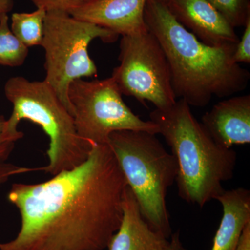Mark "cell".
<instances>
[{
	"label": "cell",
	"instance_id": "cell-1",
	"mask_svg": "<svg viewBox=\"0 0 250 250\" xmlns=\"http://www.w3.org/2000/svg\"><path fill=\"white\" fill-rule=\"evenodd\" d=\"M127 187L108 144L52 179L15 184L8 200L19 210L21 229L0 250H104L123 217Z\"/></svg>",
	"mask_w": 250,
	"mask_h": 250
},
{
	"label": "cell",
	"instance_id": "cell-2",
	"mask_svg": "<svg viewBox=\"0 0 250 250\" xmlns=\"http://www.w3.org/2000/svg\"><path fill=\"white\" fill-rule=\"evenodd\" d=\"M144 18L165 52L177 100L205 107L214 97L228 98L248 87L249 71L233 61L236 45H206L158 0H147Z\"/></svg>",
	"mask_w": 250,
	"mask_h": 250
},
{
	"label": "cell",
	"instance_id": "cell-3",
	"mask_svg": "<svg viewBox=\"0 0 250 250\" xmlns=\"http://www.w3.org/2000/svg\"><path fill=\"white\" fill-rule=\"evenodd\" d=\"M149 117L177 163L179 196L200 208L215 200L225 190L223 182L233 178L236 152L217 144L183 100L166 109L155 108Z\"/></svg>",
	"mask_w": 250,
	"mask_h": 250
},
{
	"label": "cell",
	"instance_id": "cell-4",
	"mask_svg": "<svg viewBox=\"0 0 250 250\" xmlns=\"http://www.w3.org/2000/svg\"><path fill=\"white\" fill-rule=\"evenodd\" d=\"M4 93L13 105L5 128L9 136L22 139L24 133L18 129V125L27 120L39 125L49 137V163L41 171L54 176L86 160L91 149L81 139L73 117L46 82L11 77L5 83Z\"/></svg>",
	"mask_w": 250,
	"mask_h": 250
},
{
	"label": "cell",
	"instance_id": "cell-5",
	"mask_svg": "<svg viewBox=\"0 0 250 250\" xmlns=\"http://www.w3.org/2000/svg\"><path fill=\"white\" fill-rule=\"evenodd\" d=\"M156 135L143 131H114L108 144L143 218L153 230L169 238L172 228L166 195L175 182L177 166Z\"/></svg>",
	"mask_w": 250,
	"mask_h": 250
},
{
	"label": "cell",
	"instance_id": "cell-6",
	"mask_svg": "<svg viewBox=\"0 0 250 250\" xmlns=\"http://www.w3.org/2000/svg\"><path fill=\"white\" fill-rule=\"evenodd\" d=\"M118 37L113 31L77 19L67 13L47 12L41 45L45 51L43 81L70 114L72 107L67 93L72 82L98 75V67L88 53L90 42L99 39L104 42L112 43Z\"/></svg>",
	"mask_w": 250,
	"mask_h": 250
},
{
	"label": "cell",
	"instance_id": "cell-7",
	"mask_svg": "<svg viewBox=\"0 0 250 250\" xmlns=\"http://www.w3.org/2000/svg\"><path fill=\"white\" fill-rule=\"evenodd\" d=\"M67 96L77 134L90 149L108 144V137L114 131L131 130L159 134L156 124L143 121L125 104L111 77L74 81Z\"/></svg>",
	"mask_w": 250,
	"mask_h": 250
},
{
	"label": "cell",
	"instance_id": "cell-8",
	"mask_svg": "<svg viewBox=\"0 0 250 250\" xmlns=\"http://www.w3.org/2000/svg\"><path fill=\"white\" fill-rule=\"evenodd\" d=\"M118 59L111 77L122 95L149 102L161 110L177 102L165 52L149 31L122 36Z\"/></svg>",
	"mask_w": 250,
	"mask_h": 250
},
{
	"label": "cell",
	"instance_id": "cell-9",
	"mask_svg": "<svg viewBox=\"0 0 250 250\" xmlns=\"http://www.w3.org/2000/svg\"><path fill=\"white\" fill-rule=\"evenodd\" d=\"M172 16L206 45H236L235 29L208 0H167L164 3Z\"/></svg>",
	"mask_w": 250,
	"mask_h": 250
},
{
	"label": "cell",
	"instance_id": "cell-10",
	"mask_svg": "<svg viewBox=\"0 0 250 250\" xmlns=\"http://www.w3.org/2000/svg\"><path fill=\"white\" fill-rule=\"evenodd\" d=\"M147 0H91L70 13L73 17L93 23L118 36L148 31L144 12Z\"/></svg>",
	"mask_w": 250,
	"mask_h": 250
},
{
	"label": "cell",
	"instance_id": "cell-11",
	"mask_svg": "<svg viewBox=\"0 0 250 250\" xmlns=\"http://www.w3.org/2000/svg\"><path fill=\"white\" fill-rule=\"evenodd\" d=\"M202 125L217 144L226 148L250 143V95L222 100L202 118Z\"/></svg>",
	"mask_w": 250,
	"mask_h": 250
},
{
	"label": "cell",
	"instance_id": "cell-12",
	"mask_svg": "<svg viewBox=\"0 0 250 250\" xmlns=\"http://www.w3.org/2000/svg\"><path fill=\"white\" fill-rule=\"evenodd\" d=\"M121 226L112 236L108 250H166L170 241L153 230L143 218L139 204L129 187L123 197Z\"/></svg>",
	"mask_w": 250,
	"mask_h": 250
},
{
	"label": "cell",
	"instance_id": "cell-13",
	"mask_svg": "<svg viewBox=\"0 0 250 250\" xmlns=\"http://www.w3.org/2000/svg\"><path fill=\"white\" fill-rule=\"evenodd\" d=\"M215 200L221 204L223 215L211 250H235L250 222V191L244 188L224 190Z\"/></svg>",
	"mask_w": 250,
	"mask_h": 250
},
{
	"label": "cell",
	"instance_id": "cell-14",
	"mask_svg": "<svg viewBox=\"0 0 250 250\" xmlns=\"http://www.w3.org/2000/svg\"><path fill=\"white\" fill-rule=\"evenodd\" d=\"M47 11L36 8L30 13H14L11 18V30L28 48L41 45Z\"/></svg>",
	"mask_w": 250,
	"mask_h": 250
},
{
	"label": "cell",
	"instance_id": "cell-15",
	"mask_svg": "<svg viewBox=\"0 0 250 250\" xmlns=\"http://www.w3.org/2000/svg\"><path fill=\"white\" fill-rule=\"evenodd\" d=\"M7 14H0V65L11 67L24 64L29 48L13 34Z\"/></svg>",
	"mask_w": 250,
	"mask_h": 250
},
{
	"label": "cell",
	"instance_id": "cell-16",
	"mask_svg": "<svg viewBox=\"0 0 250 250\" xmlns=\"http://www.w3.org/2000/svg\"><path fill=\"white\" fill-rule=\"evenodd\" d=\"M6 118L0 116V186L7 182L11 177L34 171H41V167H22L9 162L15 144L18 140L9 136L6 131Z\"/></svg>",
	"mask_w": 250,
	"mask_h": 250
},
{
	"label": "cell",
	"instance_id": "cell-17",
	"mask_svg": "<svg viewBox=\"0 0 250 250\" xmlns=\"http://www.w3.org/2000/svg\"><path fill=\"white\" fill-rule=\"evenodd\" d=\"M234 29L250 18V0H208Z\"/></svg>",
	"mask_w": 250,
	"mask_h": 250
},
{
	"label": "cell",
	"instance_id": "cell-18",
	"mask_svg": "<svg viewBox=\"0 0 250 250\" xmlns=\"http://www.w3.org/2000/svg\"><path fill=\"white\" fill-rule=\"evenodd\" d=\"M36 8H41L48 11H62L70 14L89 2L91 0H31Z\"/></svg>",
	"mask_w": 250,
	"mask_h": 250
},
{
	"label": "cell",
	"instance_id": "cell-19",
	"mask_svg": "<svg viewBox=\"0 0 250 250\" xmlns=\"http://www.w3.org/2000/svg\"><path fill=\"white\" fill-rule=\"evenodd\" d=\"M244 27V32L237 42L233 57V61L238 64L250 62V18H248Z\"/></svg>",
	"mask_w": 250,
	"mask_h": 250
},
{
	"label": "cell",
	"instance_id": "cell-20",
	"mask_svg": "<svg viewBox=\"0 0 250 250\" xmlns=\"http://www.w3.org/2000/svg\"><path fill=\"white\" fill-rule=\"evenodd\" d=\"M235 250H250V222L243 229Z\"/></svg>",
	"mask_w": 250,
	"mask_h": 250
},
{
	"label": "cell",
	"instance_id": "cell-21",
	"mask_svg": "<svg viewBox=\"0 0 250 250\" xmlns=\"http://www.w3.org/2000/svg\"><path fill=\"white\" fill-rule=\"evenodd\" d=\"M166 250H187L181 241L179 231L171 235L170 243Z\"/></svg>",
	"mask_w": 250,
	"mask_h": 250
},
{
	"label": "cell",
	"instance_id": "cell-22",
	"mask_svg": "<svg viewBox=\"0 0 250 250\" xmlns=\"http://www.w3.org/2000/svg\"><path fill=\"white\" fill-rule=\"evenodd\" d=\"M14 6V0H0V14H8L12 11Z\"/></svg>",
	"mask_w": 250,
	"mask_h": 250
},
{
	"label": "cell",
	"instance_id": "cell-23",
	"mask_svg": "<svg viewBox=\"0 0 250 250\" xmlns=\"http://www.w3.org/2000/svg\"><path fill=\"white\" fill-rule=\"evenodd\" d=\"M158 1H161V2L166 3L167 0H158Z\"/></svg>",
	"mask_w": 250,
	"mask_h": 250
}]
</instances>
